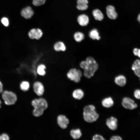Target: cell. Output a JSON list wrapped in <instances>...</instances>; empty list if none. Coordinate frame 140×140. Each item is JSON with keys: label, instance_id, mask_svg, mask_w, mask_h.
I'll return each instance as SVG.
<instances>
[{"label": "cell", "instance_id": "cell-1", "mask_svg": "<svg viewBox=\"0 0 140 140\" xmlns=\"http://www.w3.org/2000/svg\"><path fill=\"white\" fill-rule=\"evenodd\" d=\"M80 66L84 70V75L88 78L94 75L98 68V65L96 61L90 57H87L85 60L82 61Z\"/></svg>", "mask_w": 140, "mask_h": 140}, {"label": "cell", "instance_id": "cell-2", "mask_svg": "<svg viewBox=\"0 0 140 140\" xmlns=\"http://www.w3.org/2000/svg\"><path fill=\"white\" fill-rule=\"evenodd\" d=\"M83 117L85 121L91 123L97 120L99 117V115L96 110L95 107L93 105L90 104L83 108Z\"/></svg>", "mask_w": 140, "mask_h": 140}, {"label": "cell", "instance_id": "cell-3", "mask_svg": "<svg viewBox=\"0 0 140 140\" xmlns=\"http://www.w3.org/2000/svg\"><path fill=\"white\" fill-rule=\"evenodd\" d=\"M31 104L34 108L33 111V114L36 117H39L42 115L44 110L48 107L46 101L43 98L33 100L31 102Z\"/></svg>", "mask_w": 140, "mask_h": 140}, {"label": "cell", "instance_id": "cell-4", "mask_svg": "<svg viewBox=\"0 0 140 140\" xmlns=\"http://www.w3.org/2000/svg\"><path fill=\"white\" fill-rule=\"evenodd\" d=\"M2 97L5 104L8 105L14 104L17 99V96L15 93L8 90H5L2 93Z\"/></svg>", "mask_w": 140, "mask_h": 140}, {"label": "cell", "instance_id": "cell-5", "mask_svg": "<svg viewBox=\"0 0 140 140\" xmlns=\"http://www.w3.org/2000/svg\"><path fill=\"white\" fill-rule=\"evenodd\" d=\"M82 75L81 71L75 68H72L69 69L66 74L67 77L68 79L76 83H78L80 81Z\"/></svg>", "mask_w": 140, "mask_h": 140}, {"label": "cell", "instance_id": "cell-6", "mask_svg": "<svg viewBox=\"0 0 140 140\" xmlns=\"http://www.w3.org/2000/svg\"><path fill=\"white\" fill-rule=\"evenodd\" d=\"M122 104L123 106L125 108L130 110L135 109L137 107V104L135 103L134 100L127 97L123 98Z\"/></svg>", "mask_w": 140, "mask_h": 140}, {"label": "cell", "instance_id": "cell-7", "mask_svg": "<svg viewBox=\"0 0 140 140\" xmlns=\"http://www.w3.org/2000/svg\"><path fill=\"white\" fill-rule=\"evenodd\" d=\"M28 35L29 38L31 39L38 40L42 37L43 32L41 30L39 29L33 28L29 32Z\"/></svg>", "mask_w": 140, "mask_h": 140}, {"label": "cell", "instance_id": "cell-8", "mask_svg": "<svg viewBox=\"0 0 140 140\" xmlns=\"http://www.w3.org/2000/svg\"><path fill=\"white\" fill-rule=\"evenodd\" d=\"M34 91L38 96H42L44 92V88L43 84L39 81L35 82L33 85Z\"/></svg>", "mask_w": 140, "mask_h": 140}, {"label": "cell", "instance_id": "cell-9", "mask_svg": "<svg viewBox=\"0 0 140 140\" xmlns=\"http://www.w3.org/2000/svg\"><path fill=\"white\" fill-rule=\"evenodd\" d=\"M118 120L117 118L114 116H111L106 120V124L111 130H116L118 127Z\"/></svg>", "mask_w": 140, "mask_h": 140}, {"label": "cell", "instance_id": "cell-10", "mask_svg": "<svg viewBox=\"0 0 140 140\" xmlns=\"http://www.w3.org/2000/svg\"><path fill=\"white\" fill-rule=\"evenodd\" d=\"M57 123L58 125L62 129L66 128L68 124V119L64 115H59L57 118Z\"/></svg>", "mask_w": 140, "mask_h": 140}, {"label": "cell", "instance_id": "cell-11", "mask_svg": "<svg viewBox=\"0 0 140 140\" xmlns=\"http://www.w3.org/2000/svg\"><path fill=\"white\" fill-rule=\"evenodd\" d=\"M106 10L107 15L109 18L114 19L117 18L118 15L115 11V7L113 6H108L106 8Z\"/></svg>", "mask_w": 140, "mask_h": 140}, {"label": "cell", "instance_id": "cell-12", "mask_svg": "<svg viewBox=\"0 0 140 140\" xmlns=\"http://www.w3.org/2000/svg\"><path fill=\"white\" fill-rule=\"evenodd\" d=\"M21 13L22 16L24 18L28 19L31 18L33 16L34 12L31 8L28 6L22 10Z\"/></svg>", "mask_w": 140, "mask_h": 140}, {"label": "cell", "instance_id": "cell-13", "mask_svg": "<svg viewBox=\"0 0 140 140\" xmlns=\"http://www.w3.org/2000/svg\"><path fill=\"white\" fill-rule=\"evenodd\" d=\"M77 21L79 24L82 26L87 25L89 22V19L87 15L82 14L79 15L77 18Z\"/></svg>", "mask_w": 140, "mask_h": 140}, {"label": "cell", "instance_id": "cell-14", "mask_svg": "<svg viewBox=\"0 0 140 140\" xmlns=\"http://www.w3.org/2000/svg\"><path fill=\"white\" fill-rule=\"evenodd\" d=\"M54 50L56 51L64 52L66 51V47L65 44L63 42L59 41L55 43L53 46Z\"/></svg>", "mask_w": 140, "mask_h": 140}, {"label": "cell", "instance_id": "cell-15", "mask_svg": "<svg viewBox=\"0 0 140 140\" xmlns=\"http://www.w3.org/2000/svg\"><path fill=\"white\" fill-rule=\"evenodd\" d=\"M101 103L104 107L109 108L113 106L114 102L112 97H108L103 99Z\"/></svg>", "mask_w": 140, "mask_h": 140}, {"label": "cell", "instance_id": "cell-16", "mask_svg": "<svg viewBox=\"0 0 140 140\" xmlns=\"http://www.w3.org/2000/svg\"><path fill=\"white\" fill-rule=\"evenodd\" d=\"M114 81L115 83L118 86L123 87L125 85L126 79L124 75H120L115 78Z\"/></svg>", "mask_w": 140, "mask_h": 140}, {"label": "cell", "instance_id": "cell-17", "mask_svg": "<svg viewBox=\"0 0 140 140\" xmlns=\"http://www.w3.org/2000/svg\"><path fill=\"white\" fill-rule=\"evenodd\" d=\"M77 8L79 10H85L88 8V0H77Z\"/></svg>", "mask_w": 140, "mask_h": 140}, {"label": "cell", "instance_id": "cell-18", "mask_svg": "<svg viewBox=\"0 0 140 140\" xmlns=\"http://www.w3.org/2000/svg\"><path fill=\"white\" fill-rule=\"evenodd\" d=\"M132 70L135 75L140 77V60L137 59L135 61L132 67Z\"/></svg>", "mask_w": 140, "mask_h": 140}, {"label": "cell", "instance_id": "cell-19", "mask_svg": "<svg viewBox=\"0 0 140 140\" xmlns=\"http://www.w3.org/2000/svg\"><path fill=\"white\" fill-rule=\"evenodd\" d=\"M72 95L74 99L80 100L83 97L84 93L83 91L81 89H78L75 90L73 92Z\"/></svg>", "mask_w": 140, "mask_h": 140}, {"label": "cell", "instance_id": "cell-20", "mask_svg": "<svg viewBox=\"0 0 140 140\" xmlns=\"http://www.w3.org/2000/svg\"><path fill=\"white\" fill-rule=\"evenodd\" d=\"M70 134L72 137L75 139H79L82 136L81 131L79 129L72 130L70 131Z\"/></svg>", "mask_w": 140, "mask_h": 140}, {"label": "cell", "instance_id": "cell-21", "mask_svg": "<svg viewBox=\"0 0 140 140\" xmlns=\"http://www.w3.org/2000/svg\"><path fill=\"white\" fill-rule=\"evenodd\" d=\"M46 67L43 64H41L38 65L36 68V72L39 75L44 76L46 74Z\"/></svg>", "mask_w": 140, "mask_h": 140}, {"label": "cell", "instance_id": "cell-22", "mask_svg": "<svg viewBox=\"0 0 140 140\" xmlns=\"http://www.w3.org/2000/svg\"><path fill=\"white\" fill-rule=\"evenodd\" d=\"M89 35V37L93 40H99L101 39L98 30L95 29H93L90 31Z\"/></svg>", "mask_w": 140, "mask_h": 140}, {"label": "cell", "instance_id": "cell-23", "mask_svg": "<svg viewBox=\"0 0 140 140\" xmlns=\"http://www.w3.org/2000/svg\"><path fill=\"white\" fill-rule=\"evenodd\" d=\"M92 14L95 19L97 20H102L103 18V15L98 9H95L92 12Z\"/></svg>", "mask_w": 140, "mask_h": 140}, {"label": "cell", "instance_id": "cell-24", "mask_svg": "<svg viewBox=\"0 0 140 140\" xmlns=\"http://www.w3.org/2000/svg\"><path fill=\"white\" fill-rule=\"evenodd\" d=\"M73 37L75 40L76 41L80 42L84 39L85 36L82 33L80 32H77L74 33Z\"/></svg>", "mask_w": 140, "mask_h": 140}, {"label": "cell", "instance_id": "cell-25", "mask_svg": "<svg viewBox=\"0 0 140 140\" xmlns=\"http://www.w3.org/2000/svg\"><path fill=\"white\" fill-rule=\"evenodd\" d=\"M20 87L22 90L24 91H27L29 90L30 88V83L27 81H23L20 84Z\"/></svg>", "mask_w": 140, "mask_h": 140}, {"label": "cell", "instance_id": "cell-26", "mask_svg": "<svg viewBox=\"0 0 140 140\" xmlns=\"http://www.w3.org/2000/svg\"><path fill=\"white\" fill-rule=\"evenodd\" d=\"M46 0H33V4L36 6H40L44 4Z\"/></svg>", "mask_w": 140, "mask_h": 140}, {"label": "cell", "instance_id": "cell-27", "mask_svg": "<svg viewBox=\"0 0 140 140\" xmlns=\"http://www.w3.org/2000/svg\"><path fill=\"white\" fill-rule=\"evenodd\" d=\"M92 139L93 140H104L105 139L101 135L96 134L93 136Z\"/></svg>", "mask_w": 140, "mask_h": 140}, {"label": "cell", "instance_id": "cell-28", "mask_svg": "<svg viewBox=\"0 0 140 140\" xmlns=\"http://www.w3.org/2000/svg\"><path fill=\"white\" fill-rule=\"evenodd\" d=\"M2 23L5 26H9V22L8 19L6 17H4L2 18L1 20Z\"/></svg>", "mask_w": 140, "mask_h": 140}, {"label": "cell", "instance_id": "cell-29", "mask_svg": "<svg viewBox=\"0 0 140 140\" xmlns=\"http://www.w3.org/2000/svg\"><path fill=\"white\" fill-rule=\"evenodd\" d=\"M9 136L6 134L3 133L0 135V140H9Z\"/></svg>", "mask_w": 140, "mask_h": 140}, {"label": "cell", "instance_id": "cell-30", "mask_svg": "<svg viewBox=\"0 0 140 140\" xmlns=\"http://www.w3.org/2000/svg\"><path fill=\"white\" fill-rule=\"evenodd\" d=\"M134 97L136 99H140V89H137L135 90L134 93Z\"/></svg>", "mask_w": 140, "mask_h": 140}, {"label": "cell", "instance_id": "cell-31", "mask_svg": "<svg viewBox=\"0 0 140 140\" xmlns=\"http://www.w3.org/2000/svg\"><path fill=\"white\" fill-rule=\"evenodd\" d=\"M133 52L135 55L140 58V49L135 48L133 49Z\"/></svg>", "mask_w": 140, "mask_h": 140}, {"label": "cell", "instance_id": "cell-32", "mask_svg": "<svg viewBox=\"0 0 140 140\" xmlns=\"http://www.w3.org/2000/svg\"><path fill=\"white\" fill-rule=\"evenodd\" d=\"M110 139L111 140H121L122 138L121 137L118 135H114L112 136Z\"/></svg>", "mask_w": 140, "mask_h": 140}, {"label": "cell", "instance_id": "cell-33", "mask_svg": "<svg viewBox=\"0 0 140 140\" xmlns=\"http://www.w3.org/2000/svg\"><path fill=\"white\" fill-rule=\"evenodd\" d=\"M3 85L2 83L0 80V93L3 92Z\"/></svg>", "mask_w": 140, "mask_h": 140}, {"label": "cell", "instance_id": "cell-34", "mask_svg": "<svg viewBox=\"0 0 140 140\" xmlns=\"http://www.w3.org/2000/svg\"><path fill=\"white\" fill-rule=\"evenodd\" d=\"M137 20L140 23V13L138 15L137 17Z\"/></svg>", "mask_w": 140, "mask_h": 140}, {"label": "cell", "instance_id": "cell-35", "mask_svg": "<svg viewBox=\"0 0 140 140\" xmlns=\"http://www.w3.org/2000/svg\"><path fill=\"white\" fill-rule=\"evenodd\" d=\"M1 103H2L1 101V100H0V108H1Z\"/></svg>", "mask_w": 140, "mask_h": 140}, {"label": "cell", "instance_id": "cell-36", "mask_svg": "<svg viewBox=\"0 0 140 140\" xmlns=\"http://www.w3.org/2000/svg\"><path fill=\"white\" fill-rule=\"evenodd\" d=\"M139 78H140L139 79H140V77H139Z\"/></svg>", "mask_w": 140, "mask_h": 140}]
</instances>
